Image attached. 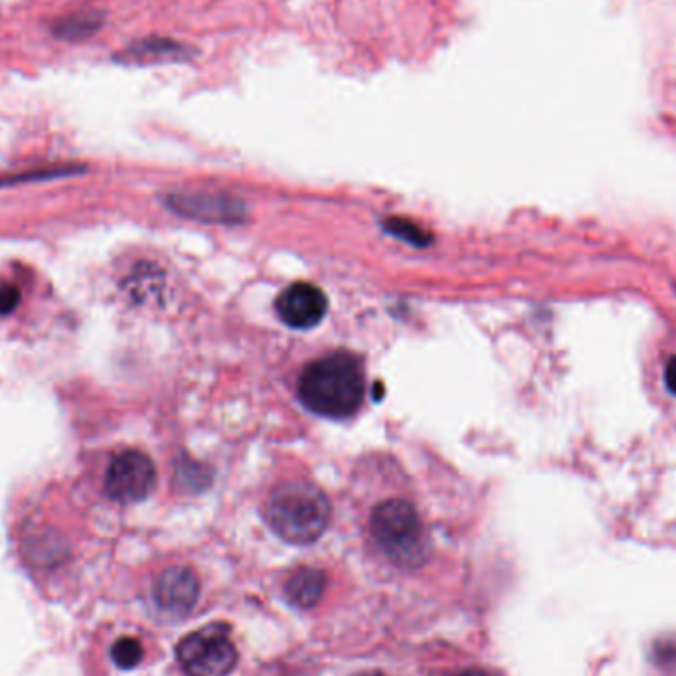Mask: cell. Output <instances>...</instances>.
<instances>
[{"label":"cell","mask_w":676,"mask_h":676,"mask_svg":"<svg viewBox=\"0 0 676 676\" xmlns=\"http://www.w3.org/2000/svg\"><path fill=\"white\" fill-rule=\"evenodd\" d=\"M366 392L359 359L334 352L311 362L299 379V397L305 406L325 417H349L361 407Z\"/></svg>","instance_id":"1"},{"label":"cell","mask_w":676,"mask_h":676,"mask_svg":"<svg viewBox=\"0 0 676 676\" xmlns=\"http://www.w3.org/2000/svg\"><path fill=\"white\" fill-rule=\"evenodd\" d=\"M331 514L325 493L309 481H289L273 488L265 505L273 533L291 544L319 541L331 523Z\"/></svg>","instance_id":"2"},{"label":"cell","mask_w":676,"mask_h":676,"mask_svg":"<svg viewBox=\"0 0 676 676\" xmlns=\"http://www.w3.org/2000/svg\"><path fill=\"white\" fill-rule=\"evenodd\" d=\"M370 533L400 568H420L430 558V536L414 506L402 498H392L374 508L370 518Z\"/></svg>","instance_id":"3"},{"label":"cell","mask_w":676,"mask_h":676,"mask_svg":"<svg viewBox=\"0 0 676 676\" xmlns=\"http://www.w3.org/2000/svg\"><path fill=\"white\" fill-rule=\"evenodd\" d=\"M176 657L190 676H228L235 667L238 650L230 629L214 623L190 633L176 647Z\"/></svg>","instance_id":"4"},{"label":"cell","mask_w":676,"mask_h":676,"mask_svg":"<svg viewBox=\"0 0 676 676\" xmlns=\"http://www.w3.org/2000/svg\"><path fill=\"white\" fill-rule=\"evenodd\" d=\"M157 471L153 461L141 451H123L109 465L105 491L119 503H139L153 493Z\"/></svg>","instance_id":"5"},{"label":"cell","mask_w":676,"mask_h":676,"mask_svg":"<svg viewBox=\"0 0 676 676\" xmlns=\"http://www.w3.org/2000/svg\"><path fill=\"white\" fill-rule=\"evenodd\" d=\"M326 307L329 301L325 293L311 283H293L283 289V293L275 301L281 321L299 331L319 325L325 319Z\"/></svg>","instance_id":"6"},{"label":"cell","mask_w":676,"mask_h":676,"mask_svg":"<svg viewBox=\"0 0 676 676\" xmlns=\"http://www.w3.org/2000/svg\"><path fill=\"white\" fill-rule=\"evenodd\" d=\"M199 576L190 568L164 569L154 584L157 605L169 615H186L199 602Z\"/></svg>","instance_id":"7"},{"label":"cell","mask_w":676,"mask_h":676,"mask_svg":"<svg viewBox=\"0 0 676 676\" xmlns=\"http://www.w3.org/2000/svg\"><path fill=\"white\" fill-rule=\"evenodd\" d=\"M167 204L176 214L206 222H242L245 216L242 202L214 194H172Z\"/></svg>","instance_id":"8"},{"label":"cell","mask_w":676,"mask_h":676,"mask_svg":"<svg viewBox=\"0 0 676 676\" xmlns=\"http://www.w3.org/2000/svg\"><path fill=\"white\" fill-rule=\"evenodd\" d=\"M325 592V574L316 568H299L289 576L285 595L291 604L309 609L315 607Z\"/></svg>","instance_id":"9"},{"label":"cell","mask_w":676,"mask_h":676,"mask_svg":"<svg viewBox=\"0 0 676 676\" xmlns=\"http://www.w3.org/2000/svg\"><path fill=\"white\" fill-rule=\"evenodd\" d=\"M111 660L115 663V667L123 670L139 667V663L143 660V645L135 637H121L113 643L111 647Z\"/></svg>","instance_id":"10"},{"label":"cell","mask_w":676,"mask_h":676,"mask_svg":"<svg viewBox=\"0 0 676 676\" xmlns=\"http://www.w3.org/2000/svg\"><path fill=\"white\" fill-rule=\"evenodd\" d=\"M386 230L392 234L406 240L410 244L414 245H427V242H432V235L425 234L424 230L420 225L410 224L406 220H389L386 222Z\"/></svg>","instance_id":"11"},{"label":"cell","mask_w":676,"mask_h":676,"mask_svg":"<svg viewBox=\"0 0 676 676\" xmlns=\"http://www.w3.org/2000/svg\"><path fill=\"white\" fill-rule=\"evenodd\" d=\"M20 291L12 283L0 281V315H9L14 309L19 307Z\"/></svg>","instance_id":"12"},{"label":"cell","mask_w":676,"mask_h":676,"mask_svg":"<svg viewBox=\"0 0 676 676\" xmlns=\"http://www.w3.org/2000/svg\"><path fill=\"white\" fill-rule=\"evenodd\" d=\"M665 380H667L668 390L676 396V356H673L668 361L667 370H665Z\"/></svg>","instance_id":"13"},{"label":"cell","mask_w":676,"mask_h":676,"mask_svg":"<svg viewBox=\"0 0 676 676\" xmlns=\"http://www.w3.org/2000/svg\"><path fill=\"white\" fill-rule=\"evenodd\" d=\"M455 676H493L491 673H485V670H478V668H471V670H463L460 675Z\"/></svg>","instance_id":"14"},{"label":"cell","mask_w":676,"mask_h":676,"mask_svg":"<svg viewBox=\"0 0 676 676\" xmlns=\"http://www.w3.org/2000/svg\"><path fill=\"white\" fill-rule=\"evenodd\" d=\"M361 676H382V675H379V673H369V675H361Z\"/></svg>","instance_id":"15"}]
</instances>
